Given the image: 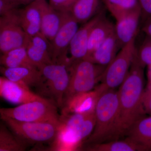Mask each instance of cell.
Segmentation results:
<instances>
[{"label":"cell","mask_w":151,"mask_h":151,"mask_svg":"<svg viewBox=\"0 0 151 151\" xmlns=\"http://www.w3.org/2000/svg\"><path fill=\"white\" fill-rule=\"evenodd\" d=\"M144 68L138 61L136 52L129 73L118 90V138L125 135L133 124L143 117L145 111L142 103L145 91Z\"/></svg>","instance_id":"obj_1"},{"label":"cell","mask_w":151,"mask_h":151,"mask_svg":"<svg viewBox=\"0 0 151 151\" xmlns=\"http://www.w3.org/2000/svg\"><path fill=\"white\" fill-rule=\"evenodd\" d=\"M96 124L85 143L88 145L105 142L118 138L119 114L118 91L109 89L101 93L95 108Z\"/></svg>","instance_id":"obj_2"},{"label":"cell","mask_w":151,"mask_h":151,"mask_svg":"<svg viewBox=\"0 0 151 151\" xmlns=\"http://www.w3.org/2000/svg\"><path fill=\"white\" fill-rule=\"evenodd\" d=\"M41 73L39 83L36 87L40 96L63 108L64 96L69 85L70 75L65 65L51 63L39 68Z\"/></svg>","instance_id":"obj_3"},{"label":"cell","mask_w":151,"mask_h":151,"mask_svg":"<svg viewBox=\"0 0 151 151\" xmlns=\"http://www.w3.org/2000/svg\"><path fill=\"white\" fill-rule=\"evenodd\" d=\"M106 68L85 59L75 61L68 67L70 80L63 105L75 95L92 91L100 81Z\"/></svg>","instance_id":"obj_4"},{"label":"cell","mask_w":151,"mask_h":151,"mask_svg":"<svg viewBox=\"0 0 151 151\" xmlns=\"http://www.w3.org/2000/svg\"><path fill=\"white\" fill-rule=\"evenodd\" d=\"M136 38L123 46L106 67L100 80L101 83L96 89L99 95L106 90L116 89L124 82L137 51Z\"/></svg>","instance_id":"obj_5"},{"label":"cell","mask_w":151,"mask_h":151,"mask_svg":"<svg viewBox=\"0 0 151 151\" xmlns=\"http://www.w3.org/2000/svg\"><path fill=\"white\" fill-rule=\"evenodd\" d=\"M1 119L27 144L52 143L57 136L60 125V122H23L1 116Z\"/></svg>","instance_id":"obj_6"},{"label":"cell","mask_w":151,"mask_h":151,"mask_svg":"<svg viewBox=\"0 0 151 151\" xmlns=\"http://www.w3.org/2000/svg\"><path fill=\"white\" fill-rule=\"evenodd\" d=\"M1 117L23 122H60L56 106L49 100L24 103L12 108L0 109Z\"/></svg>","instance_id":"obj_7"},{"label":"cell","mask_w":151,"mask_h":151,"mask_svg":"<svg viewBox=\"0 0 151 151\" xmlns=\"http://www.w3.org/2000/svg\"><path fill=\"white\" fill-rule=\"evenodd\" d=\"M30 37L23 29L19 18V9H15L0 17L1 54L12 50L26 47Z\"/></svg>","instance_id":"obj_8"},{"label":"cell","mask_w":151,"mask_h":151,"mask_svg":"<svg viewBox=\"0 0 151 151\" xmlns=\"http://www.w3.org/2000/svg\"><path fill=\"white\" fill-rule=\"evenodd\" d=\"M78 24L70 12L64 13L60 28L50 42V54L53 63L62 64L66 67L68 48L79 28Z\"/></svg>","instance_id":"obj_9"},{"label":"cell","mask_w":151,"mask_h":151,"mask_svg":"<svg viewBox=\"0 0 151 151\" xmlns=\"http://www.w3.org/2000/svg\"><path fill=\"white\" fill-rule=\"evenodd\" d=\"M104 16L103 12L96 14L89 21L84 23L78 28L69 45L68 51L70 57L68 60L66 67H69L73 62L84 59L86 58L91 30L95 24Z\"/></svg>","instance_id":"obj_10"},{"label":"cell","mask_w":151,"mask_h":151,"mask_svg":"<svg viewBox=\"0 0 151 151\" xmlns=\"http://www.w3.org/2000/svg\"><path fill=\"white\" fill-rule=\"evenodd\" d=\"M0 95L5 100L15 104L47 100L32 92L29 87L3 76L0 77Z\"/></svg>","instance_id":"obj_11"},{"label":"cell","mask_w":151,"mask_h":151,"mask_svg":"<svg viewBox=\"0 0 151 151\" xmlns=\"http://www.w3.org/2000/svg\"><path fill=\"white\" fill-rule=\"evenodd\" d=\"M141 18L142 12L139 8L116 20L115 33L121 48L137 36Z\"/></svg>","instance_id":"obj_12"},{"label":"cell","mask_w":151,"mask_h":151,"mask_svg":"<svg viewBox=\"0 0 151 151\" xmlns=\"http://www.w3.org/2000/svg\"><path fill=\"white\" fill-rule=\"evenodd\" d=\"M40 12L41 32L50 42L58 31L65 13L55 10L46 0H37Z\"/></svg>","instance_id":"obj_13"},{"label":"cell","mask_w":151,"mask_h":151,"mask_svg":"<svg viewBox=\"0 0 151 151\" xmlns=\"http://www.w3.org/2000/svg\"><path fill=\"white\" fill-rule=\"evenodd\" d=\"M26 49L29 59L38 69L43 65L53 63L50 54V42L41 32L30 37Z\"/></svg>","instance_id":"obj_14"},{"label":"cell","mask_w":151,"mask_h":151,"mask_svg":"<svg viewBox=\"0 0 151 151\" xmlns=\"http://www.w3.org/2000/svg\"><path fill=\"white\" fill-rule=\"evenodd\" d=\"M121 49L114 31L92 54L84 59L107 67L113 61Z\"/></svg>","instance_id":"obj_15"},{"label":"cell","mask_w":151,"mask_h":151,"mask_svg":"<svg viewBox=\"0 0 151 151\" xmlns=\"http://www.w3.org/2000/svg\"><path fill=\"white\" fill-rule=\"evenodd\" d=\"M125 135L127 139L140 147L142 151H151V116L138 119Z\"/></svg>","instance_id":"obj_16"},{"label":"cell","mask_w":151,"mask_h":151,"mask_svg":"<svg viewBox=\"0 0 151 151\" xmlns=\"http://www.w3.org/2000/svg\"><path fill=\"white\" fill-rule=\"evenodd\" d=\"M3 76L11 81L28 87H36L41 78V73L37 68L20 67L9 68L1 66Z\"/></svg>","instance_id":"obj_17"},{"label":"cell","mask_w":151,"mask_h":151,"mask_svg":"<svg viewBox=\"0 0 151 151\" xmlns=\"http://www.w3.org/2000/svg\"><path fill=\"white\" fill-rule=\"evenodd\" d=\"M99 96L96 89L73 96L64 103L62 115L88 113L94 111Z\"/></svg>","instance_id":"obj_18"},{"label":"cell","mask_w":151,"mask_h":151,"mask_svg":"<svg viewBox=\"0 0 151 151\" xmlns=\"http://www.w3.org/2000/svg\"><path fill=\"white\" fill-rule=\"evenodd\" d=\"M19 18L22 28L28 35L32 37L40 33L41 20L37 0L19 9Z\"/></svg>","instance_id":"obj_19"},{"label":"cell","mask_w":151,"mask_h":151,"mask_svg":"<svg viewBox=\"0 0 151 151\" xmlns=\"http://www.w3.org/2000/svg\"><path fill=\"white\" fill-rule=\"evenodd\" d=\"M114 31L115 25L104 16L95 24L91 30L88 42L87 54L84 59L92 54Z\"/></svg>","instance_id":"obj_20"},{"label":"cell","mask_w":151,"mask_h":151,"mask_svg":"<svg viewBox=\"0 0 151 151\" xmlns=\"http://www.w3.org/2000/svg\"><path fill=\"white\" fill-rule=\"evenodd\" d=\"M1 66L9 68L26 67L37 68L29 59L26 49L21 47L1 54Z\"/></svg>","instance_id":"obj_21"},{"label":"cell","mask_w":151,"mask_h":151,"mask_svg":"<svg viewBox=\"0 0 151 151\" xmlns=\"http://www.w3.org/2000/svg\"><path fill=\"white\" fill-rule=\"evenodd\" d=\"M100 0H76L70 13L78 23L84 24L96 15Z\"/></svg>","instance_id":"obj_22"},{"label":"cell","mask_w":151,"mask_h":151,"mask_svg":"<svg viewBox=\"0 0 151 151\" xmlns=\"http://www.w3.org/2000/svg\"><path fill=\"white\" fill-rule=\"evenodd\" d=\"M27 144L8 129L4 124L0 125V151H24Z\"/></svg>","instance_id":"obj_23"},{"label":"cell","mask_w":151,"mask_h":151,"mask_svg":"<svg viewBox=\"0 0 151 151\" xmlns=\"http://www.w3.org/2000/svg\"><path fill=\"white\" fill-rule=\"evenodd\" d=\"M85 150L91 151H142L140 147L127 138L124 140L116 139L89 145Z\"/></svg>","instance_id":"obj_24"},{"label":"cell","mask_w":151,"mask_h":151,"mask_svg":"<svg viewBox=\"0 0 151 151\" xmlns=\"http://www.w3.org/2000/svg\"><path fill=\"white\" fill-rule=\"evenodd\" d=\"M116 20L127 13L141 8L138 0H102Z\"/></svg>","instance_id":"obj_25"},{"label":"cell","mask_w":151,"mask_h":151,"mask_svg":"<svg viewBox=\"0 0 151 151\" xmlns=\"http://www.w3.org/2000/svg\"><path fill=\"white\" fill-rule=\"evenodd\" d=\"M96 124L95 110L91 112L82 122L74 135L76 141L79 146L86 138L89 137L94 129Z\"/></svg>","instance_id":"obj_26"},{"label":"cell","mask_w":151,"mask_h":151,"mask_svg":"<svg viewBox=\"0 0 151 151\" xmlns=\"http://www.w3.org/2000/svg\"><path fill=\"white\" fill-rule=\"evenodd\" d=\"M136 55L143 67L151 65V38L146 37L142 43L137 49Z\"/></svg>","instance_id":"obj_27"},{"label":"cell","mask_w":151,"mask_h":151,"mask_svg":"<svg viewBox=\"0 0 151 151\" xmlns=\"http://www.w3.org/2000/svg\"><path fill=\"white\" fill-rule=\"evenodd\" d=\"M76 0H49V4L55 10L62 13L70 12Z\"/></svg>","instance_id":"obj_28"},{"label":"cell","mask_w":151,"mask_h":151,"mask_svg":"<svg viewBox=\"0 0 151 151\" xmlns=\"http://www.w3.org/2000/svg\"><path fill=\"white\" fill-rule=\"evenodd\" d=\"M142 103L145 111L151 115V81H149L147 89L144 91Z\"/></svg>","instance_id":"obj_29"},{"label":"cell","mask_w":151,"mask_h":151,"mask_svg":"<svg viewBox=\"0 0 151 151\" xmlns=\"http://www.w3.org/2000/svg\"><path fill=\"white\" fill-rule=\"evenodd\" d=\"M142 12L143 22L151 17V0H138Z\"/></svg>","instance_id":"obj_30"},{"label":"cell","mask_w":151,"mask_h":151,"mask_svg":"<svg viewBox=\"0 0 151 151\" xmlns=\"http://www.w3.org/2000/svg\"><path fill=\"white\" fill-rule=\"evenodd\" d=\"M17 6L7 0H0V15L2 16L9 12L17 9Z\"/></svg>","instance_id":"obj_31"},{"label":"cell","mask_w":151,"mask_h":151,"mask_svg":"<svg viewBox=\"0 0 151 151\" xmlns=\"http://www.w3.org/2000/svg\"><path fill=\"white\" fill-rule=\"evenodd\" d=\"M142 30L146 37L151 38V17L143 22Z\"/></svg>","instance_id":"obj_32"},{"label":"cell","mask_w":151,"mask_h":151,"mask_svg":"<svg viewBox=\"0 0 151 151\" xmlns=\"http://www.w3.org/2000/svg\"><path fill=\"white\" fill-rule=\"evenodd\" d=\"M7 1L14 4L16 5L17 6H18L21 4L25 3L28 0H7Z\"/></svg>","instance_id":"obj_33"},{"label":"cell","mask_w":151,"mask_h":151,"mask_svg":"<svg viewBox=\"0 0 151 151\" xmlns=\"http://www.w3.org/2000/svg\"><path fill=\"white\" fill-rule=\"evenodd\" d=\"M148 77L149 81H151V65L148 66Z\"/></svg>","instance_id":"obj_34"}]
</instances>
